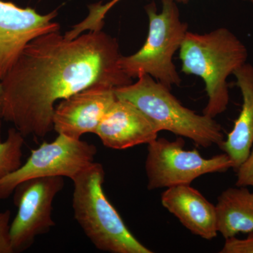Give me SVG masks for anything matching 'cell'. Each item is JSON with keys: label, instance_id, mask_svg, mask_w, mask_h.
<instances>
[{"label": "cell", "instance_id": "1", "mask_svg": "<svg viewBox=\"0 0 253 253\" xmlns=\"http://www.w3.org/2000/svg\"><path fill=\"white\" fill-rule=\"evenodd\" d=\"M117 40L102 31L67 39L59 31L25 46L1 82L2 117L25 138L54 129L56 102L94 84L117 89L132 83L120 65Z\"/></svg>", "mask_w": 253, "mask_h": 253}, {"label": "cell", "instance_id": "2", "mask_svg": "<svg viewBox=\"0 0 253 253\" xmlns=\"http://www.w3.org/2000/svg\"><path fill=\"white\" fill-rule=\"evenodd\" d=\"M249 52L241 40L226 28L205 34L186 33L179 49L181 71L202 78L208 102L203 114L215 118L229 103L227 78L247 61Z\"/></svg>", "mask_w": 253, "mask_h": 253}, {"label": "cell", "instance_id": "3", "mask_svg": "<svg viewBox=\"0 0 253 253\" xmlns=\"http://www.w3.org/2000/svg\"><path fill=\"white\" fill-rule=\"evenodd\" d=\"M105 172L93 163L73 179L74 217L99 251L111 253H152L126 227L103 189Z\"/></svg>", "mask_w": 253, "mask_h": 253}, {"label": "cell", "instance_id": "4", "mask_svg": "<svg viewBox=\"0 0 253 253\" xmlns=\"http://www.w3.org/2000/svg\"><path fill=\"white\" fill-rule=\"evenodd\" d=\"M118 99L136 106L156 125L160 131H169L208 148L220 146L224 140L221 126L214 118L196 114L178 101L170 89L149 75L134 83L115 89Z\"/></svg>", "mask_w": 253, "mask_h": 253}, {"label": "cell", "instance_id": "5", "mask_svg": "<svg viewBox=\"0 0 253 253\" xmlns=\"http://www.w3.org/2000/svg\"><path fill=\"white\" fill-rule=\"evenodd\" d=\"M146 11L149 21L147 39L135 54L121 56V67L131 79L149 75L169 89L179 86L181 79L172 59L189 32L187 23L181 21L175 0H162L160 12L151 3Z\"/></svg>", "mask_w": 253, "mask_h": 253}, {"label": "cell", "instance_id": "6", "mask_svg": "<svg viewBox=\"0 0 253 253\" xmlns=\"http://www.w3.org/2000/svg\"><path fill=\"white\" fill-rule=\"evenodd\" d=\"M184 144L180 136L172 141L157 138L148 144L145 161L148 189L189 185L204 174L224 172L233 168L232 161L225 153L205 158L196 149H184Z\"/></svg>", "mask_w": 253, "mask_h": 253}, {"label": "cell", "instance_id": "7", "mask_svg": "<svg viewBox=\"0 0 253 253\" xmlns=\"http://www.w3.org/2000/svg\"><path fill=\"white\" fill-rule=\"evenodd\" d=\"M96 146L81 139L59 134L51 142L32 150L24 164L0 178V200L7 199L18 184L34 178L62 176L73 180L94 163Z\"/></svg>", "mask_w": 253, "mask_h": 253}, {"label": "cell", "instance_id": "8", "mask_svg": "<svg viewBox=\"0 0 253 253\" xmlns=\"http://www.w3.org/2000/svg\"><path fill=\"white\" fill-rule=\"evenodd\" d=\"M63 186L62 176L34 178L16 186L14 201L18 212L10 224L14 253L26 251L37 236L46 234L55 226L53 202Z\"/></svg>", "mask_w": 253, "mask_h": 253}, {"label": "cell", "instance_id": "9", "mask_svg": "<svg viewBox=\"0 0 253 253\" xmlns=\"http://www.w3.org/2000/svg\"><path fill=\"white\" fill-rule=\"evenodd\" d=\"M57 14V10L41 14L33 8L0 0V82L30 42L59 31V23L53 21Z\"/></svg>", "mask_w": 253, "mask_h": 253}, {"label": "cell", "instance_id": "10", "mask_svg": "<svg viewBox=\"0 0 253 253\" xmlns=\"http://www.w3.org/2000/svg\"><path fill=\"white\" fill-rule=\"evenodd\" d=\"M114 88L94 84L61 100L55 106L53 125L58 134L81 139L94 133L111 105L117 99Z\"/></svg>", "mask_w": 253, "mask_h": 253}, {"label": "cell", "instance_id": "11", "mask_svg": "<svg viewBox=\"0 0 253 253\" xmlns=\"http://www.w3.org/2000/svg\"><path fill=\"white\" fill-rule=\"evenodd\" d=\"M159 132L156 125L136 106L117 98L94 134L106 147L124 150L149 144L157 139Z\"/></svg>", "mask_w": 253, "mask_h": 253}, {"label": "cell", "instance_id": "12", "mask_svg": "<svg viewBox=\"0 0 253 253\" xmlns=\"http://www.w3.org/2000/svg\"><path fill=\"white\" fill-rule=\"evenodd\" d=\"M161 204L193 234L206 240L217 236L216 206L191 184L168 188Z\"/></svg>", "mask_w": 253, "mask_h": 253}, {"label": "cell", "instance_id": "13", "mask_svg": "<svg viewBox=\"0 0 253 253\" xmlns=\"http://www.w3.org/2000/svg\"><path fill=\"white\" fill-rule=\"evenodd\" d=\"M233 75L242 95V108L234 127L219 147L230 158L236 170L253 146V65L246 63Z\"/></svg>", "mask_w": 253, "mask_h": 253}, {"label": "cell", "instance_id": "14", "mask_svg": "<svg viewBox=\"0 0 253 253\" xmlns=\"http://www.w3.org/2000/svg\"><path fill=\"white\" fill-rule=\"evenodd\" d=\"M217 231L224 239L253 232V192L244 186L229 188L215 205Z\"/></svg>", "mask_w": 253, "mask_h": 253}, {"label": "cell", "instance_id": "15", "mask_svg": "<svg viewBox=\"0 0 253 253\" xmlns=\"http://www.w3.org/2000/svg\"><path fill=\"white\" fill-rule=\"evenodd\" d=\"M24 142V136L16 128H10L6 140L0 142V178L14 172L22 165Z\"/></svg>", "mask_w": 253, "mask_h": 253}, {"label": "cell", "instance_id": "16", "mask_svg": "<svg viewBox=\"0 0 253 253\" xmlns=\"http://www.w3.org/2000/svg\"><path fill=\"white\" fill-rule=\"evenodd\" d=\"M121 0H111L106 4L96 3L89 6V14L83 21L73 26L72 30L64 34L67 39L77 38L84 32L102 31L104 25V19L108 11Z\"/></svg>", "mask_w": 253, "mask_h": 253}, {"label": "cell", "instance_id": "17", "mask_svg": "<svg viewBox=\"0 0 253 253\" xmlns=\"http://www.w3.org/2000/svg\"><path fill=\"white\" fill-rule=\"evenodd\" d=\"M221 253H253V232L246 239H237L236 236L225 239Z\"/></svg>", "mask_w": 253, "mask_h": 253}, {"label": "cell", "instance_id": "18", "mask_svg": "<svg viewBox=\"0 0 253 253\" xmlns=\"http://www.w3.org/2000/svg\"><path fill=\"white\" fill-rule=\"evenodd\" d=\"M11 211L0 212V253H14L10 236Z\"/></svg>", "mask_w": 253, "mask_h": 253}, {"label": "cell", "instance_id": "19", "mask_svg": "<svg viewBox=\"0 0 253 253\" xmlns=\"http://www.w3.org/2000/svg\"><path fill=\"white\" fill-rule=\"evenodd\" d=\"M236 171L237 172L236 186L253 187V146L249 156Z\"/></svg>", "mask_w": 253, "mask_h": 253}, {"label": "cell", "instance_id": "20", "mask_svg": "<svg viewBox=\"0 0 253 253\" xmlns=\"http://www.w3.org/2000/svg\"><path fill=\"white\" fill-rule=\"evenodd\" d=\"M2 105H3V89L2 84L0 82V136L1 134V128H2Z\"/></svg>", "mask_w": 253, "mask_h": 253}, {"label": "cell", "instance_id": "21", "mask_svg": "<svg viewBox=\"0 0 253 253\" xmlns=\"http://www.w3.org/2000/svg\"><path fill=\"white\" fill-rule=\"evenodd\" d=\"M244 1H249V2L252 3V4H253V0H244Z\"/></svg>", "mask_w": 253, "mask_h": 253}, {"label": "cell", "instance_id": "22", "mask_svg": "<svg viewBox=\"0 0 253 253\" xmlns=\"http://www.w3.org/2000/svg\"><path fill=\"white\" fill-rule=\"evenodd\" d=\"M181 1H186V0H181Z\"/></svg>", "mask_w": 253, "mask_h": 253}]
</instances>
